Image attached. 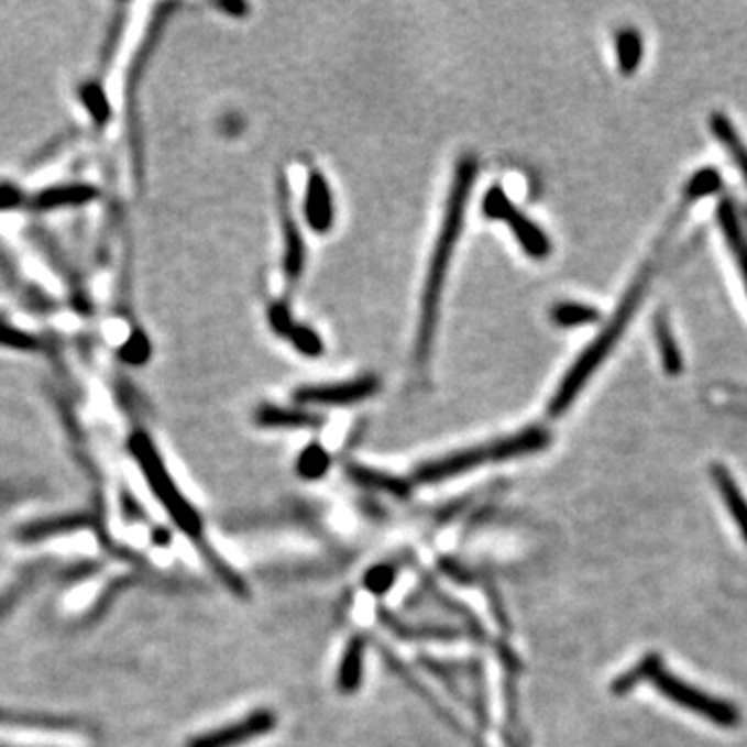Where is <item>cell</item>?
I'll return each instance as SVG.
<instances>
[{
    "instance_id": "cell-1",
    "label": "cell",
    "mask_w": 747,
    "mask_h": 747,
    "mask_svg": "<svg viewBox=\"0 0 747 747\" xmlns=\"http://www.w3.org/2000/svg\"><path fill=\"white\" fill-rule=\"evenodd\" d=\"M131 2H0V327L34 318L46 252L100 179Z\"/></svg>"
},
{
    "instance_id": "cell-2",
    "label": "cell",
    "mask_w": 747,
    "mask_h": 747,
    "mask_svg": "<svg viewBox=\"0 0 747 747\" xmlns=\"http://www.w3.org/2000/svg\"><path fill=\"white\" fill-rule=\"evenodd\" d=\"M718 187H721V175L714 168H704V171L695 173L690 179L688 187H685V194H683V200L679 201V206L674 208V212L667 222L662 235L658 239L652 254L641 264V268L634 276L629 289L620 297L617 310L613 311L611 320L604 325L598 337L585 347V351L573 362L571 370L567 372L561 384L557 386V391L550 399V405H548L550 418H561L565 414L567 409L578 399V395L582 393L583 386L592 378V374L601 367L602 362L608 358V353L619 343L623 332L627 330L629 322L638 314L639 306L644 301V295L648 293L655 276H657L658 266L667 254V248L673 239L674 231L683 224V220L688 217L693 204L702 200L704 196H711Z\"/></svg>"
},
{
    "instance_id": "cell-3",
    "label": "cell",
    "mask_w": 747,
    "mask_h": 747,
    "mask_svg": "<svg viewBox=\"0 0 747 747\" xmlns=\"http://www.w3.org/2000/svg\"><path fill=\"white\" fill-rule=\"evenodd\" d=\"M475 175H477V163L474 156H463L455 166L453 185L444 206V217L438 231L435 252L430 257V266L424 281V292H421V304H419V325L418 339H416V360L419 365L426 364L430 360L435 337H437L438 311H440V299L444 281L449 274L451 260L455 254L457 241L461 235L465 212L470 196L474 191Z\"/></svg>"
},
{
    "instance_id": "cell-4",
    "label": "cell",
    "mask_w": 747,
    "mask_h": 747,
    "mask_svg": "<svg viewBox=\"0 0 747 747\" xmlns=\"http://www.w3.org/2000/svg\"><path fill=\"white\" fill-rule=\"evenodd\" d=\"M550 440L552 438L545 428H540V426L526 428V430H521L513 437L498 438L493 442L477 444V447L465 449V451H457V453L440 457L435 461H426L414 472V480L418 484H438L447 477L470 474V472H474L477 468H484L488 463H498V461H509V459H517V457L540 453V451L547 449Z\"/></svg>"
},
{
    "instance_id": "cell-5",
    "label": "cell",
    "mask_w": 747,
    "mask_h": 747,
    "mask_svg": "<svg viewBox=\"0 0 747 747\" xmlns=\"http://www.w3.org/2000/svg\"><path fill=\"white\" fill-rule=\"evenodd\" d=\"M650 683L657 688L658 693H662L667 700H671L677 706L693 712L706 721H711L718 727H737L741 723V712L725 700H718L711 693L702 692L685 683L683 679L669 673L664 667H660L657 673L652 674Z\"/></svg>"
},
{
    "instance_id": "cell-6",
    "label": "cell",
    "mask_w": 747,
    "mask_h": 747,
    "mask_svg": "<svg viewBox=\"0 0 747 747\" xmlns=\"http://www.w3.org/2000/svg\"><path fill=\"white\" fill-rule=\"evenodd\" d=\"M482 208H484L486 219L503 220L509 227L513 238L519 241V245L524 248V252L529 257L545 260L547 255H550L552 245L547 233L534 220H529L517 206H513V201L503 187L494 185L493 189H488Z\"/></svg>"
},
{
    "instance_id": "cell-7",
    "label": "cell",
    "mask_w": 747,
    "mask_h": 747,
    "mask_svg": "<svg viewBox=\"0 0 747 747\" xmlns=\"http://www.w3.org/2000/svg\"><path fill=\"white\" fill-rule=\"evenodd\" d=\"M381 391L376 376H362L349 383L308 384L299 386L293 397L299 405H322V407H345L365 402Z\"/></svg>"
},
{
    "instance_id": "cell-8",
    "label": "cell",
    "mask_w": 747,
    "mask_h": 747,
    "mask_svg": "<svg viewBox=\"0 0 747 747\" xmlns=\"http://www.w3.org/2000/svg\"><path fill=\"white\" fill-rule=\"evenodd\" d=\"M278 210H281V224H283V271L289 281V285H295L304 268H306V243L304 235L299 231V224L293 217L292 204H289V187L285 177H278Z\"/></svg>"
},
{
    "instance_id": "cell-9",
    "label": "cell",
    "mask_w": 747,
    "mask_h": 747,
    "mask_svg": "<svg viewBox=\"0 0 747 747\" xmlns=\"http://www.w3.org/2000/svg\"><path fill=\"white\" fill-rule=\"evenodd\" d=\"M0 746L9 747H90V739L75 730L48 729L32 725L0 723Z\"/></svg>"
},
{
    "instance_id": "cell-10",
    "label": "cell",
    "mask_w": 747,
    "mask_h": 747,
    "mask_svg": "<svg viewBox=\"0 0 747 747\" xmlns=\"http://www.w3.org/2000/svg\"><path fill=\"white\" fill-rule=\"evenodd\" d=\"M276 727V716L273 711H255L224 729L208 733L194 741L191 747H238L254 741L257 737L268 735Z\"/></svg>"
},
{
    "instance_id": "cell-11",
    "label": "cell",
    "mask_w": 747,
    "mask_h": 747,
    "mask_svg": "<svg viewBox=\"0 0 747 747\" xmlns=\"http://www.w3.org/2000/svg\"><path fill=\"white\" fill-rule=\"evenodd\" d=\"M304 212H306V220H308L311 231H316L320 235L327 233L334 222V201L330 196L329 182L316 168H311L310 177H308Z\"/></svg>"
},
{
    "instance_id": "cell-12",
    "label": "cell",
    "mask_w": 747,
    "mask_h": 747,
    "mask_svg": "<svg viewBox=\"0 0 747 747\" xmlns=\"http://www.w3.org/2000/svg\"><path fill=\"white\" fill-rule=\"evenodd\" d=\"M716 220L723 231V238L729 245L730 254L735 255L747 292V233L741 215L733 201L723 200L716 208Z\"/></svg>"
},
{
    "instance_id": "cell-13",
    "label": "cell",
    "mask_w": 747,
    "mask_h": 747,
    "mask_svg": "<svg viewBox=\"0 0 747 747\" xmlns=\"http://www.w3.org/2000/svg\"><path fill=\"white\" fill-rule=\"evenodd\" d=\"M712 482L718 488L721 498L725 503V507L729 510L730 519L735 521V526L741 531V538L747 542V498L744 493L739 491L735 477L729 470L721 463H714L711 468Z\"/></svg>"
},
{
    "instance_id": "cell-14",
    "label": "cell",
    "mask_w": 747,
    "mask_h": 747,
    "mask_svg": "<svg viewBox=\"0 0 747 747\" xmlns=\"http://www.w3.org/2000/svg\"><path fill=\"white\" fill-rule=\"evenodd\" d=\"M255 424L262 428H316L325 424V419L297 407L262 405L255 411Z\"/></svg>"
},
{
    "instance_id": "cell-15",
    "label": "cell",
    "mask_w": 747,
    "mask_h": 747,
    "mask_svg": "<svg viewBox=\"0 0 747 747\" xmlns=\"http://www.w3.org/2000/svg\"><path fill=\"white\" fill-rule=\"evenodd\" d=\"M347 475L364 486V488H370V491H378V493L391 494V496H397V498H405L409 494V484L402 480V477H395V475L384 474V472H378V470H370L365 465H358V463H351L347 468Z\"/></svg>"
},
{
    "instance_id": "cell-16",
    "label": "cell",
    "mask_w": 747,
    "mask_h": 747,
    "mask_svg": "<svg viewBox=\"0 0 747 747\" xmlns=\"http://www.w3.org/2000/svg\"><path fill=\"white\" fill-rule=\"evenodd\" d=\"M364 652V639L353 638L347 644L345 655H343L341 667H339V688H341V692L353 693L362 685Z\"/></svg>"
},
{
    "instance_id": "cell-17",
    "label": "cell",
    "mask_w": 747,
    "mask_h": 747,
    "mask_svg": "<svg viewBox=\"0 0 747 747\" xmlns=\"http://www.w3.org/2000/svg\"><path fill=\"white\" fill-rule=\"evenodd\" d=\"M711 128L714 138L725 146L727 152H729L730 158L735 161V165H737L739 173L744 175V179H746L747 183V147L746 144L741 142L737 129L733 128V123H730L729 119H727L725 114H721V112L712 114Z\"/></svg>"
},
{
    "instance_id": "cell-18",
    "label": "cell",
    "mask_w": 747,
    "mask_h": 747,
    "mask_svg": "<svg viewBox=\"0 0 747 747\" xmlns=\"http://www.w3.org/2000/svg\"><path fill=\"white\" fill-rule=\"evenodd\" d=\"M655 332H657L658 355H660V362H662L664 372L671 374V376L681 374L683 360H681V351L677 347L673 330H671L667 316L658 314L657 320H655Z\"/></svg>"
},
{
    "instance_id": "cell-19",
    "label": "cell",
    "mask_w": 747,
    "mask_h": 747,
    "mask_svg": "<svg viewBox=\"0 0 747 747\" xmlns=\"http://www.w3.org/2000/svg\"><path fill=\"white\" fill-rule=\"evenodd\" d=\"M660 667H662V658L658 657V655H646L636 667H631L625 673L619 674L613 681L611 690H613V693H617V695H625V693L636 690L639 683H650L652 674L657 673Z\"/></svg>"
},
{
    "instance_id": "cell-20",
    "label": "cell",
    "mask_w": 747,
    "mask_h": 747,
    "mask_svg": "<svg viewBox=\"0 0 747 747\" xmlns=\"http://www.w3.org/2000/svg\"><path fill=\"white\" fill-rule=\"evenodd\" d=\"M615 44H617V61H619L620 74H636L641 55H644V44H641L638 30H631V28L620 30Z\"/></svg>"
},
{
    "instance_id": "cell-21",
    "label": "cell",
    "mask_w": 747,
    "mask_h": 747,
    "mask_svg": "<svg viewBox=\"0 0 747 747\" xmlns=\"http://www.w3.org/2000/svg\"><path fill=\"white\" fill-rule=\"evenodd\" d=\"M330 455L322 444H308L297 457V474L304 480H318L329 472Z\"/></svg>"
},
{
    "instance_id": "cell-22",
    "label": "cell",
    "mask_w": 747,
    "mask_h": 747,
    "mask_svg": "<svg viewBox=\"0 0 747 747\" xmlns=\"http://www.w3.org/2000/svg\"><path fill=\"white\" fill-rule=\"evenodd\" d=\"M601 318V311L592 306L585 304H559L552 310V320L554 325L563 327V329H573V327H583V325H592Z\"/></svg>"
},
{
    "instance_id": "cell-23",
    "label": "cell",
    "mask_w": 747,
    "mask_h": 747,
    "mask_svg": "<svg viewBox=\"0 0 747 747\" xmlns=\"http://www.w3.org/2000/svg\"><path fill=\"white\" fill-rule=\"evenodd\" d=\"M287 339L292 341L293 347H295L299 353H304V355H308V358H318V355H322V351H325L322 339H320L314 330L304 327V325H295Z\"/></svg>"
},
{
    "instance_id": "cell-24",
    "label": "cell",
    "mask_w": 747,
    "mask_h": 747,
    "mask_svg": "<svg viewBox=\"0 0 747 747\" xmlns=\"http://www.w3.org/2000/svg\"><path fill=\"white\" fill-rule=\"evenodd\" d=\"M395 578H397L395 567H372V569L365 573L364 585L372 594H384V592H388V590L393 587Z\"/></svg>"
},
{
    "instance_id": "cell-25",
    "label": "cell",
    "mask_w": 747,
    "mask_h": 747,
    "mask_svg": "<svg viewBox=\"0 0 747 747\" xmlns=\"http://www.w3.org/2000/svg\"><path fill=\"white\" fill-rule=\"evenodd\" d=\"M271 325H273L276 334H281L285 339L289 337L295 322H293L292 310H289V306L285 301L274 304L273 308H271Z\"/></svg>"
}]
</instances>
